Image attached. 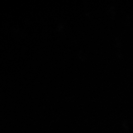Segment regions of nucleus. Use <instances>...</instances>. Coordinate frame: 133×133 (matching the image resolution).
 <instances>
[]
</instances>
